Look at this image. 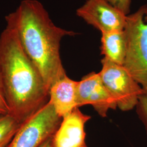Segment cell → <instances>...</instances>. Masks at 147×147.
<instances>
[{
  "instance_id": "cell-14",
  "label": "cell",
  "mask_w": 147,
  "mask_h": 147,
  "mask_svg": "<svg viewBox=\"0 0 147 147\" xmlns=\"http://www.w3.org/2000/svg\"><path fill=\"white\" fill-rule=\"evenodd\" d=\"M51 138L45 141L39 147H51Z\"/></svg>"
},
{
  "instance_id": "cell-2",
  "label": "cell",
  "mask_w": 147,
  "mask_h": 147,
  "mask_svg": "<svg viewBox=\"0 0 147 147\" xmlns=\"http://www.w3.org/2000/svg\"><path fill=\"white\" fill-rule=\"evenodd\" d=\"M0 79L10 114L21 124L49 101L38 69L24 51L15 30L0 35Z\"/></svg>"
},
{
  "instance_id": "cell-13",
  "label": "cell",
  "mask_w": 147,
  "mask_h": 147,
  "mask_svg": "<svg viewBox=\"0 0 147 147\" xmlns=\"http://www.w3.org/2000/svg\"><path fill=\"white\" fill-rule=\"evenodd\" d=\"M10 113L0 79V117Z\"/></svg>"
},
{
  "instance_id": "cell-5",
  "label": "cell",
  "mask_w": 147,
  "mask_h": 147,
  "mask_svg": "<svg viewBox=\"0 0 147 147\" xmlns=\"http://www.w3.org/2000/svg\"><path fill=\"white\" fill-rule=\"evenodd\" d=\"M62 118L57 114L49 101L40 110L21 124L7 147H39L51 138Z\"/></svg>"
},
{
  "instance_id": "cell-4",
  "label": "cell",
  "mask_w": 147,
  "mask_h": 147,
  "mask_svg": "<svg viewBox=\"0 0 147 147\" xmlns=\"http://www.w3.org/2000/svg\"><path fill=\"white\" fill-rule=\"evenodd\" d=\"M102 69L99 73L107 89L116 100L117 107L123 111L134 109L143 89L123 65L104 57L101 59Z\"/></svg>"
},
{
  "instance_id": "cell-3",
  "label": "cell",
  "mask_w": 147,
  "mask_h": 147,
  "mask_svg": "<svg viewBox=\"0 0 147 147\" xmlns=\"http://www.w3.org/2000/svg\"><path fill=\"white\" fill-rule=\"evenodd\" d=\"M145 5L126 16L124 29L126 51L123 67L147 95V23L144 20Z\"/></svg>"
},
{
  "instance_id": "cell-11",
  "label": "cell",
  "mask_w": 147,
  "mask_h": 147,
  "mask_svg": "<svg viewBox=\"0 0 147 147\" xmlns=\"http://www.w3.org/2000/svg\"><path fill=\"white\" fill-rule=\"evenodd\" d=\"M21 125V123L10 113L0 117V147L8 146Z\"/></svg>"
},
{
  "instance_id": "cell-7",
  "label": "cell",
  "mask_w": 147,
  "mask_h": 147,
  "mask_svg": "<svg viewBox=\"0 0 147 147\" xmlns=\"http://www.w3.org/2000/svg\"><path fill=\"white\" fill-rule=\"evenodd\" d=\"M78 107L92 105L100 116L105 117L110 109L116 110L115 98L105 87L99 73L92 72L78 82L77 88Z\"/></svg>"
},
{
  "instance_id": "cell-1",
  "label": "cell",
  "mask_w": 147,
  "mask_h": 147,
  "mask_svg": "<svg viewBox=\"0 0 147 147\" xmlns=\"http://www.w3.org/2000/svg\"><path fill=\"white\" fill-rule=\"evenodd\" d=\"M7 27L16 31L21 46L41 74L47 88L67 75L60 55L63 37L76 33L57 26L37 0H23L5 16Z\"/></svg>"
},
{
  "instance_id": "cell-6",
  "label": "cell",
  "mask_w": 147,
  "mask_h": 147,
  "mask_svg": "<svg viewBox=\"0 0 147 147\" xmlns=\"http://www.w3.org/2000/svg\"><path fill=\"white\" fill-rule=\"evenodd\" d=\"M76 14L101 33L124 30L126 16L107 0H87Z\"/></svg>"
},
{
  "instance_id": "cell-12",
  "label": "cell",
  "mask_w": 147,
  "mask_h": 147,
  "mask_svg": "<svg viewBox=\"0 0 147 147\" xmlns=\"http://www.w3.org/2000/svg\"><path fill=\"white\" fill-rule=\"evenodd\" d=\"M136 112L147 133V95H141L137 104Z\"/></svg>"
},
{
  "instance_id": "cell-10",
  "label": "cell",
  "mask_w": 147,
  "mask_h": 147,
  "mask_svg": "<svg viewBox=\"0 0 147 147\" xmlns=\"http://www.w3.org/2000/svg\"><path fill=\"white\" fill-rule=\"evenodd\" d=\"M101 54L112 62L123 65L126 51V37L124 30L101 33Z\"/></svg>"
},
{
  "instance_id": "cell-9",
  "label": "cell",
  "mask_w": 147,
  "mask_h": 147,
  "mask_svg": "<svg viewBox=\"0 0 147 147\" xmlns=\"http://www.w3.org/2000/svg\"><path fill=\"white\" fill-rule=\"evenodd\" d=\"M78 81L66 75L55 82L49 89V101L62 118L78 107Z\"/></svg>"
},
{
  "instance_id": "cell-8",
  "label": "cell",
  "mask_w": 147,
  "mask_h": 147,
  "mask_svg": "<svg viewBox=\"0 0 147 147\" xmlns=\"http://www.w3.org/2000/svg\"><path fill=\"white\" fill-rule=\"evenodd\" d=\"M90 117L79 107L62 118L58 129L51 139V147H87L84 126Z\"/></svg>"
},
{
  "instance_id": "cell-15",
  "label": "cell",
  "mask_w": 147,
  "mask_h": 147,
  "mask_svg": "<svg viewBox=\"0 0 147 147\" xmlns=\"http://www.w3.org/2000/svg\"><path fill=\"white\" fill-rule=\"evenodd\" d=\"M144 13V20L146 23H147V5H145Z\"/></svg>"
}]
</instances>
